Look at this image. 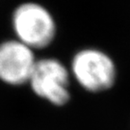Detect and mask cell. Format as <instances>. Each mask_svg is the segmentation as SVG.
<instances>
[{
    "mask_svg": "<svg viewBox=\"0 0 130 130\" xmlns=\"http://www.w3.org/2000/svg\"><path fill=\"white\" fill-rule=\"evenodd\" d=\"M13 25L20 42L29 47L43 48L53 41L55 23L41 5L26 3L14 11Z\"/></svg>",
    "mask_w": 130,
    "mask_h": 130,
    "instance_id": "7a4b0ae2",
    "label": "cell"
},
{
    "mask_svg": "<svg viewBox=\"0 0 130 130\" xmlns=\"http://www.w3.org/2000/svg\"><path fill=\"white\" fill-rule=\"evenodd\" d=\"M29 81L39 96L55 105H64L70 99L69 72L55 59L36 61Z\"/></svg>",
    "mask_w": 130,
    "mask_h": 130,
    "instance_id": "3957f363",
    "label": "cell"
},
{
    "mask_svg": "<svg viewBox=\"0 0 130 130\" xmlns=\"http://www.w3.org/2000/svg\"><path fill=\"white\" fill-rule=\"evenodd\" d=\"M76 80L85 90L99 93L111 89L117 80V68L109 56L96 49H84L71 64Z\"/></svg>",
    "mask_w": 130,
    "mask_h": 130,
    "instance_id": "6da1fadb",
    "label": "cell"
},
{
    "mask_svg": "<svg viewBox=\"0 0 130 130\" xmlns=\"http://www.w3.org/2000/svg\"><path fill=\"white\" fill-rule=\"evenodd\" d=\"M36 64L32 50L21 42L10 41L0 44V79L12 85L30 80Z\"/></svg>",
    "mask_w": 130,
    "mask_h": 130,
    "instance_id": "277c9868",
    "label": "cell"
}]
</instances>
